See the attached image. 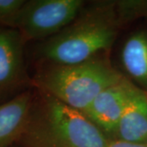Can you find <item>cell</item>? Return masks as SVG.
<instances>
[{
  "instance_id": "obj_1",
  "label": "cell",
  "mask_w": 147,
  "mask_h": 147,
  "mask_svg": "<svg viewBox=\"0 0 147 147\" xmlns=\"http://www.w3.org/2000/svg\"><path fill=\"white\" fill-rule=\"evenodd\" d=\"M123 28L115 0L86 3L77 17L62 30L33 48L38 65H72L106 54Z\"/></svg>"
},
{
  "instance_id": "obj_2",
  "label": "cell",
  "mask_w": 147,
  "mask_h": 147,
  "mask_svg": "<svg viewBox=\"0 0 147 147\" xmlns=\"http://www.w3.org/2000/svg\"><path fill=\"white\" fill-rule=\"evenodd\" d=\"M22 147H107L110 140L83 112L36 90Z\"/></svg>"
},
{
  "instance_id": "obj_3",
  "label": "cell",
  "mask_w": 147,
  "mask_h": 147,
  "mask_svg": "<svg viewBox=\"0 0 147 147\" xmlns=\"http://www.w3.org/2000/svg\"><path fill=\"white\" fill-rule=\"evenodd\" d=\"M124 74L106 54L72 65H38L32 77L34 89L83 112L100 92Z\"/></svg>"
},
{
  "instance_id": "obj_4",
  "label": "cell",
  "mask_w": 147,
  "mask_h": 147,
  "mask_svg": "<svg viewBox=\"0 0 147 147\" xmlns=\"http://www.w3.org/2000/svg\"><path fill=\"white\" fill-rule=\"evenodd\" d=\"M86 5L84 0H26L16 30L28 42H41L69 25Z\"/></svg>"
},
{
  "instance_id": "obj_5",
  "label": "cell",
  "mask_w": 147,
  "mask_h": 147,
  "mask_svg": "<svg viewBox=\"0 0 147 147\" xmlns=\"http://www.w3.org/2000/svg\"><path fill=\"white\" fill-rule=\"evenodd\" d=\"M26 43L17 30L0 26V105L34 88L26 62Z\"/></svg>"
},
{
  "instance_id": "obj_6",
  "label": "cell",
  "mask_w": 147,
  "mask_h": 147,
  "mask_svg": "<svg viewBox=\"0 0 147 147\" xmlns=\"http://www.w3.org/2000/svg\"><path fill=\"white\" fill-rule=\"evenodd\" d=\"M137 88L124 75L119 82L103 90L83 113L110 141L127 104Z\"/></svg>"
},
{
  "instance_id": "obj_7",
  "label": "cell",
  "mask_w": 147,
  "mask_h": 147,
  "mask_svg": "<svg viewBox=\"0 0 147 147\" xmlns=\"http://www.w3.org/2000/svg\"><path fill=\"white\" fill-rule=\"evenodd\" d=\"M35 92L30 89L0 105V147L17 144L26 130Z\"/></svg>"
},
{
  "instance_id": "obj_8",
  "label": "cell",
  "mask_w": 147,
  "mask_h": 147,
  "mask_svg": "<svg viewBox=\"0 0 147 147\" xmlns=\"http://www.w3.org/2000/svg\"><path fill=\"white\" fill-rule=\"evenodd\" d=\"M113 140L147 145V93L140 88L127 104Z\"/></svg>"
},
{
  "instance_id": "obj_9",
  "label": "cell",
  "mask_w": 147,
  "mask_h": 147,
  "mask_svg": "<svg viewBox=\"0 0 147 147\" xmlns=\"http://www.w3.org/2000/svg\"><path fill=\"white\" fill-rule=\"evenodd\" d=\"M119 58L125 76L147 93V28L128 35L121 47Z\"/></svg>"
},
{
  "instance_id": "obj_10",
  "label": "cell",
  "mask_w": 147,
  "mask_h": 147,
  "mask_svg": "<svg viewBox=\"0 0 147 147\" xmlns=\"http://www.w3.org/2000/svg\"><path fill=\"white\" fill-rule=\"evenodd\" d=\"M115 8L122 26L147 17V0H115Z\"/></svg>"
},
{
  "instance_id": "obj_11",
  "label": "cell",
  "mask_w": 147,
  "mask_h": 147,
  "mask_svg": "<svg viewBox=\"0 0 147 147\" xmlns=\"http://www.w3.org/2000/svg\"><path fill=\"white\" fill-rule=\"evenodd\" d=\"M26 0H0V26L16 29L21 8Z\"/></svg>"
},
{
  "instance_id": "obj_12",
  "label": "cell",
  "mask_w": 147,
  "mask_h": 147,
  "mask_svg": "<svg viewBox=\"0 0 147 147\" xmlns=\"http://www.w3.org/2000/svg\"><path fill=\"white\" fill-rule=\"evenodd\" d=\"M107 147H147L146 144H137L121 141H110Z\"/></svg>"
},
{
  "instance_id": "obj_13",
  "label": "cell",
  "mask_w": 147,
  "mask_h": 147,
  "mask_svg": "<svg viewBox=\"0 0 147 147\" xmlns=\"http://www.w3.org/2000/svg\"><path fill=\"white\" fill-rule=\"evenodd\" d=\"M16 147H22V146H16Z\"/></svg>"
}]
</instances>
